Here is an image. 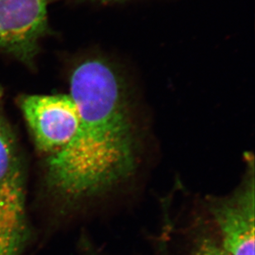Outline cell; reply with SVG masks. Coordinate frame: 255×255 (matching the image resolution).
I'll list each match as a JSON object with an SVG mask.
<instances>
[{
	"label": "cell",
	"instance_id": "1",
	"mask_svg": "<svg viewBox=\"0 0 255 255\" xmlns=\"http://www.w3.org/2000/svg\"><path fill=\"white\" fill-rule=\"evenodd\" d=\"M70 96L79 110L75 135L46 156L49 193L64 207L109 195L132 178L138 153L120 80L109 63L92 59L73 72Z\"/></svg>",
	"mask_w": 255,
	"mask_h": 255
},
{
	"label": "cell",
	"instance_id": "2",
	"mask_svg": "<svg viewBox=\"0 0 255 255\" xmlns=\"http://www.w3.org/2000/svg\"><path fill=\"white\" fill-rule=\"evenodd\" d=\"M27 181L17 137L0 114V255H22L28 246Z\"/></svg>",
	"mask_w": 255,
	"mask_h": 255
},
{
	"label": "cell",
	"instance_id": "3",
	"mask_svg": "<svg viewBox=\"0 0 255 255\" xmlns=\"http://www.w3.org/2000/svg\"><path fill=\"white\" fill-rule=\"evenodd\" d=\"M255 179L254 160L248 159L241 183L233 192L206 201L214 235L230 255H255Z\"/></svg>",
	"mask_w": 255,
	"mask_h": 255
},
{
	"label": "cell",
	"instance_id": "4",
	"mask_svg": "<svg viewBox=\"0 0 255 255\" xmlns=\"http://www.w3.org/2000/svg\"><path fill=\"white\" fill-rule=\"evenodd\" d=\"M20 106L36 149L54 154L72 140L79 125V110L70 95H29Z\"/></svg>",
	"mask_w": 255,
	"mask_h": 255
},
{
	"label": "cell",
	"instance_id": "5",
	"mask_svg": "<svg viewBox=\"0 0 255 255\" xmlns=\"http://www.w3.org/2000/svg\"><path fill=\"white\" fill-rule=\"evenodd\" d=\"M49 0H0V51L33 60L48 28Z\"/></svg>",
	"mask_w": 255,
	"mask_h": 255
},
{
	"label": "cell",
	"instance_id": "6",
	"mask_svg": "<svg viewBox=\"0 0 255 255\" xmlns=\"http://www.w3.org/2000/svg\"><path fill=\"white\" fill-rule=\"evenodd\" d=\"M188 255H230L212 232L196 234L191 242Z\"/></svg>",
	"mask_w": 255,
	"mask_h": 255
}]
</instances>
